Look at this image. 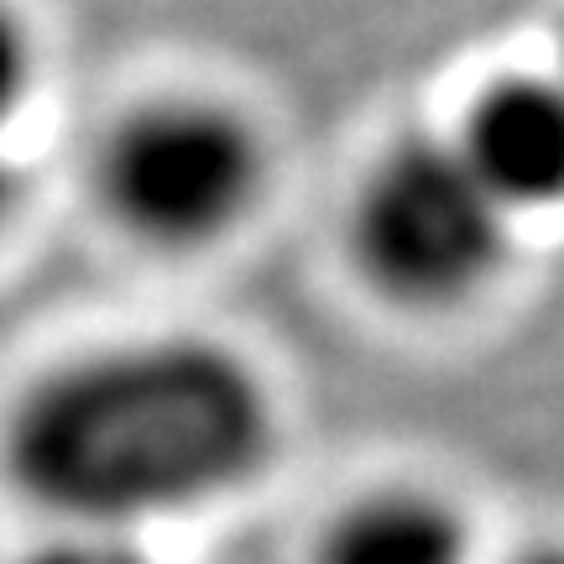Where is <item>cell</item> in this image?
Here are the masks:
<instances>
[{"instance_id":"obj_1","label":"cell","mask_w":564,"mask_h":564,"mask_svg":"<svg viewBox=\"0 0 564 564\" xmlns=\"http://www.w3.org/2000/svg\"><path fill=\"white\" fill-rule=\"evenodd\" d=\"M262 377L215 340H137L47 371L17 398L0 460L21 497L79 533L183 518L241 491L272 455Z\"/></svg>"},{"instance_id":"obj_2","label":"cell","mask_w":564,"mask_h":564,"mask_svg":"<svg viewBox=\"0 0 564 564\" xmlns=\"http://www.w3.org/2000/svg\"><path fill=\"white\" fill-rule=\"evenodd\" d=\"M366 282L403 308H455L502 278L512 215L486 194L449 137L392 141L350 209Z\"/></svg>"},{"instance_id":"obj_3","label":"cell","mask_w":564,"mask_h":564,"mask_svg":"<svg viewBox=\"0 0 564 564\" xmlns=\"http://www.w3.org/2000/svg\"><path fill=\"white\" fill-rule=\"evenodd\" d=\"M267 183L262 137L220 100H152L100 141L95 188L126 236L158 251H199L251 215Z\"/></svg>"},{"instance_id":"obj_4","label":"cell","mask_w":564,"mask_h":564,"mask_svg":"<svg viewBox=\"0 0 564 564\" xmlns=\"http://www.w3.org/2000/svg\"><path fill=\"white\" fill-rule=\"evenodd\" d=\"M465 167L507 215H539L564 204V84L539 74L486 84L455 131Z\"/></svg>"},{"instance_id":"obj_5","label":"cell","mask_w":564,"mask_h":564,"mask_svg":"<svg viewBox=\"0 0 564 564\" xmlns=\"http://www.w3.org/2000/svg\"><path fill=\"white\" fill-rule=\"evenodd\" d=\"M319 564H470V533L429 491H377L335 518Z\"/></svg>"},{"instance_id":"obj_6","label":"cell","mask_w":564,"mask_h":564,"mask_svg":"<svg viewBox=\"0 0 564 564\" xmlns=\"http://www.w3.org/2000/svg\"><path fill=\"white\" fill-rule=\"evenodd\" d=\"M32 74H37V58H32V32L26 21L0 0V126L11 121L32 89Z\"/></svg>"},{"instance_id":"obj_7","label":"cell","mask_w":564,"mask_h":564,"mask_svg":"<svg viewBox=\"0 0 564 564\" xmlns=\"http://www.w3.org/2000/svg\"><path fill=\"white\" fill-rule=\"evenodd\" d=\"M21 564H152V560L137 554L116 533H74V539H58V544H47L42 554Z\"/></svg>"},{"instance_id":"obj_8","label":"cell","mask_w":564,"mask_h":564,"mask_svg":"<svg viewBox=\"0 0 564 564\" xmlns=\"http://www.w3.org/2000/svg\"><path fill=\"white\" fill-rule=\"evenodd\" d=\"M17 204H21V178H17V162L0 152V225L17 215Z\"/></svg>"},{"instance_id":"obj_9","label":"cell","mask_w":564,"mask_h":564,"mask_svg":"<svg viewBox=\"0 0 564 564\" xmlns=\"http://www.w3.org/2000/svg\"><path fill=\"white\" fill-rule=\"evenodd\" d=\"M518 564H564V549H533V554H523Z\"/></svg>"},{"instance_id":"obj_10","label":"cell","mask_w":564,"mask_h":564,"mask_svg":"<svg viewBox=\"0 0 564 564\" xmlns=\"http://www.w3.org/2000/svg\"><path fill=\"white\" fill-rule=\"evenodd\" d=\"M554 79H560V84H564V53H560V74H554Z\"/></svg>"}]
</instances>
